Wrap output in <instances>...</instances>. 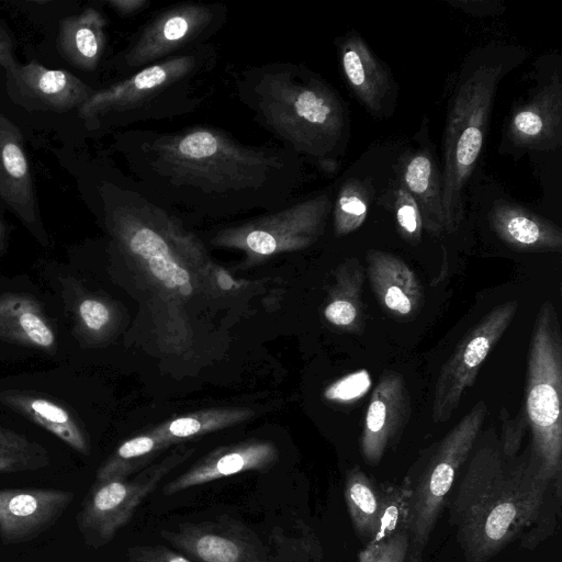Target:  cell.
I'll list each match as a JSON object with an SVG mask.
<instances>
[{
  "mask_svg": "<svg viewBox=\"0 0 562 562\" xmlns=\"http://www.w3.org/2000/svg\"><path fill=\"white\" fill-rule=\"evenodd\" d=\"M125 140L135 189L169 213L277 211L292 203L301 179L296 154L247 145L215 127L133 131Z\"/></svg>",
  "mask_w": 562,
  "mask_h": 562,
  "instance_id": "6da1fadb",
  "label": "cell"
},
{
  "mask_svg": "<svg viewBox=\"0 0 562 562\" xmlns=\"http://www.w3.org/2000/svg\"><path fill=\"white\" fill-rule=\"evenodd\" d=\"M470 460L451 501V521L465 562H487L528 528L536 543L539 527L553 526L547 515L551 488L561 480L543 473L530 445L516 456L504 453L494 428H488L470 453Z\"/></svg>",
  "mask_w": 562,
  "mask_h": 562,
  "instance_id": "7a4b0ae2",
  "label": "cell"
},
{
  "mask_svg": "<svg viewBox=\"0 0 562 562\" xmlns=\"http://www.w3.org/2000/svg\"><path fill=\"white\" fill-rule=\"evenodd\" d=\"M238 93L257 122L286 149L331 169L346 119L338 97L325 82L301 66L274 63L245 70Z\"/></svg>",
  "mask_w": 562,
  "mask_h": 562,
  "instance_id": "3957f363",
  "label": "cell"
},
{
  "mask_svg": "<svg viewBox=\"0 0 562 562\" xmlns=\"http://www.w3.org/2000/svg\"><path fill=\"white\" fill-rule=\"evenodd\" d=\"M216 63L214 45L195 46L95 90L78 115L97 127L110 117L132 124L189 114L205 99Z\"/></svg>",
  "mask_w": 562,
  "mask_h": 562,
  "instance_id": "277c9868",
  "label": "cell"
},
{
  "mask_svg": "<svg viewBox=\"0 0 562 562\" xmlns=\"http://www.w3.org/2000/svg\"><path fill=\"white\" fill-rule=\"evenodd\" d=\"M525 417L530 448L546 476L562 471V335L554 304L544 301L531 335L526 375Z\"/></svg>",
  "mask_w": 562,
  "mask_h": 562,
  "instance_id": "5b68a950",
  "label": "cell"
},
{
  "mask_svg": "<svg viewBox=\"0 0 562 562\" xmlns=\"http://www.w3.org/2000/svg\"><path fill=\"white\" fill-rule=\"evenodd\" d=\"M502 74V65L479 66L453 99L443 136L441 173L447 233L456 232L463 218V189L480 156Z\"/></svg>",
  "mask_w": 562,
  "mask_h": 562,
  "instance_id": "8992f818",
  "label": "cell"
},
{
  "mask_svg": "<svg viewBox=\"0 0 562 562\" xmlns=\"http://www.w3.org/2000/svg\"><path fill=\"white\" fill-rule=\"evenodd\" d=\"M486 414L485 402L479 401L440 440L415 482L405 483L411 493L409 538L418 551L429 539L457 474L480 436Z\"/></svg>",
  "mask_w": 562,
  "mask_h": 562,
  "instance_id": "52a82bcc",
  "label": "cell"
},
{
  "mask_svg": "<svg viewBox=\"0 0 562 562\" xmlns=\"http://www.w3.org/2000/svg\"><path fill=\"white\" fill-rule=\"evenodd\" d=\"M161 537L199 562H304L302 547L281 535L266 544L246 525L228 517L183 524Z\"/></svg>",
  "mask_w": 562,
  "mask_h": 562,
  "instance_id": "ba28073f",
  "label": "cell"
},
{
  "mask_svg": "<svg viewBox=\"0 0 562 562\" xmlns=\"http://www.w3.org/2000/svg\"><path fill=\"white\" fill-rule=\"evenodd\" d=\"M222 3L183 2L155 15L122 54V66L132 75L145 67L207 43L225 23ZM131 76V75H130Z\"/></svg>",
  "mask_w": 562,
  "mask_h": 562,
  "instance_id": "9c48e42d",
  "label": "cell"
},
{
  "mask_svg": "<svg viewBox=\"0 0 562 562\" xmlns=\"http://www.w3.org/2000/svg\"><path fill=\"white\" fill-rule=\"evenodd\" d=\"M331 207L329 194L319 193L224 228L214 240L218 245L241 248L258 257L303 248L323 234Z\"/></svg>",
  "mask_w": 562,
  "mask_h": 562,
  "instance_id": "30bf717a",
  "label": "cell"
},
{
  "mask_svg": "<svg viewBox=\"0 0 562 562\" xmlns=\"http://www.w3.org/2000/svg\"><path fill=\"white\" fill-rule=\"evenodd\" d=\"M519 303L516 300L491 310L459 342L442 366L434 389L431 417L448 420L476 379L485 359L512 324Z\"/></svg>",
  "mask_w": 562,
  "mask_h": 562,
  "instance_id": "8fae6325",
  "label": "cell"
},
{
  "mask_svg": "<svg viewBox=\"0 0 562 562\" xmlns=\"http://www.w3.org/2000/svg\"><path fill=\"white\" fill-rule=\"evenodd\" d=\"M179 461L181 458H171L133 480L113 477L95 481L77 515L78 528L86 542L99 548L112 540Z\"/></svg>",
  "mask_w": 562,
  "mask_h": 562,
  "instance_id": "7c38bea8",
  "label": "cell"
},
{
  "mask_svg": "<svg viewBox=\"0 0 562 562\" xmlns=\"http://www.w3.org/2000/svg\"><path fill=\"white\" fill-rule=\"evenodd\" d=\"M10 98L29 110L63 113L79 109L94 89L65 69L46 68L35 61L7 71Z\"/></svg>",
  "mask_w": 562,
  "mask_h": 562,
  "instance_id": "4fadbf2b",
  "label": "cell"
},
{
  "mask_svg": "<svg viewBox=\"0 0 562 562\" xmlns=\"http://www.w3.org/2000/svg\"><path fill=\"white\" fill-rule=\"evenodd\" d=\"M411 416L409 396L403 376L386 371L374 387L364 416L360 450L364 461L378 464L394 445Z\"/></svg>",
  "mask_w": 562,
  "mask_h": 562,
  "instance_id": "5bb4252c",
  "label": "cell"
},
{
  "mask_svg": "<svg viewBox=\"0 0 562 562\" xmlns=\"http://www.w3.org/2000/svg\"><path fill=\"white\" fill-rule=\"evenodd\" d=\"M74 499V493L56 488L0 490V538L21 543L52 527Z\"/></svg>",
  "mask_w": 562,
  "mask_h": 562,
  "instance_id": "9a60e30c",
  "label": "cell"
},
{
  "mask_svg": "<svg viewBox=\"0 0 562 562\" xmlns=\"http://www.w3.org/2000/svg\"><path fill=\"white\" fill-rule=\"evenodd\" d=\"M20 130L0 115V196L35 233L42 229L37 199Z\"/></svg>",
  "mask_w": 562,
  "mask_h": 562,
  "instance_id": "2e32d148",
  "label": "cell"
},
{
  "mask_svg": "<svg viewBox=\"0 0 562 562\" xmlns=\"http://www.w3.org/2000/svg\"><path fill=\"white\" fill-rule=\"evenodd\" d=\"M366 261L371 289L384 311L401 319L414 316L423 304L424 291L412 268L381 250L368 251Z\"/></svg>",
  "mask_w": 562,
  "mask_h": 562,
  "instance_id": "e0dca14e",
  "label": "cell"
},
{
  "mask_svg": "<svg viewBox=\"0 0 562 562\" xmlns=\"http://www.w3.org/2000/svg\"><path fill=\"white\" fill-rule=\"evenodd\" d=\"M561 132L562 83L554 76L513 113L508 134L517 146L548 149L560 145Z\"/></svg>",
  "mask_w": 562,
  "mask_h": 562,
  "instance_id": "ac0fdd59",
  "label": "cell"
},
{
  "mask_svg": "<svg viewBox=\"0 0 562 562\" xmlns=\"http://www.w3.org/2000/svg\"><path fill=\"white\" fill-rule=\"evenodd\" d=\"M277 460V450L268 442H251L216 451L170 481L164 487L165 495H173L187 488L245 471H263Z\"/></svg>",
  "mask_w": 562,
  "mask_h": 562,
  "instance_id": "d6986e66",
  "label": "cell"
},
{
  "mask_svg": "<svg viewBox=\"0 0 562 562\" xmlns=\"http://www.w3.org/2000/svg\"><path fill=\"white\" fill-rule=\"evenodd\" d=\"M491 227L518 251H560L562 231L554 223L520 205L498 201L490 212Z\"/></svg>",
  "mask_w": 562,
  "mask_h": 562,
  "instance_id": "ffe728a7",
  "label": "cell"
},
{
  "mask_svg": "<svg viewBox=\"0 0 562 562\" xmlns=\"http://www.w3.org/2000/svg\"><path fill=\"white\" fill-rule=\"evenodd\" d=\"M340 61L356 97L368 110L379 113L391 90V79L384 66L358 35H350L342 42Z\"/></svg>",
  "mask_w": 562,
  "mask_h": 562,
  "instance_id": "44dd1931",
  "label": "cell"
},
{
  "mask_svg": "<svg viewBox=\"0 0 562 562\" xmlns=\"http://www.w3.org/2000/svg\"><path fill=\"white\" fill-rule=\"evenodd\" d=\"M106 19L94 8L60 20L57 35L59 54L74 67L93 71L106 44Z\"/></svg>",
  "mask_w": 562,
  "mask_h": 562,
  "instance_id": "7402d4cb",
  "label": "cell"
},
{
  "mask_svg": "<svg viewBox=\"0 0 562 562\" xmlns=\"http://www.w3.org/2000/svg\"><path fill=\"white\" fill-rule=\"evenodd\" d=\"M402 187L417 203L423 228L432 235L446 232L441 172L428 150H418L406 160Z\"/></svg>",
  "mask_w": 562,
  "mask_h": 562,
  "instance_id": "603a6c76",
  "label": "cell"
},
{
  "mask_svg": "<svg viewBox=\"0 0 562 562\" xmlns=\"http://www.w3.org/2000/svg\"><path fill=\"white\" fill-rule=\"evenodd\" d=\"M0 337L46 351L56 347L55 333L41 304L23 294L0 296Z\"/></svg>",
  "mask_w": 562,
  "mask_h": 562,
  "instance_id": "cb8c5ba5",
  "label": "cell"
},
{
  "mask_svg": "<svg viewBox=\"0 0 562 562\" xmlns=\"http://www.w3.org/2000/svg\"><path fill=\"white\" fill-rule=\"evenodd\" d=\"M0 401L45 428L74 450L89 453L88 439L69 412L58 403L23 393H1Z\"/></svg>",
  "mask_w": 562,
  "mask_h": 562,
  "instance_id": "d4e9b609",
  "label": "cell"
},
{
  "mask_svg": "<svg viewBox=\"0 0 562 562\" xmlns=\"http://www.w3.org/2000/svg\"><path fill=\"white\" fill-rule=\"evenodd\" d=\"M363 281L364 269L358 259H348L338 267L336 282L324 310L328 323L347 331L360 333L363 329Z\"/></svg>",
  "mask_w": 562,
  "mask_h": 562,
  "instance_id": "484cf974",
  "label": "cell"
},
{
  "mask_svg": "<svg viewBox=\"0 0 562 562\" xmlns=\"http://www.w3.org/2000/svg\"><path fill=\"white\" fill-rule=\"evenodd\" d=\"M344 494L357 535L369 542L378 525V485L362 470L355 468L347 474Z\"/></svg>",
  "mask_w": 562,
  "mask_h": 562,
  "instance_id": "4316f807",
  "label": "cell"
},
{
  "mask_svg": "<svg viewBox=\"0 0 562 562\" xmlns=\"http://www.w3.org/2000/svg\"><path fill=\"white\" fill-rule=\"evenodd\" d=\"M376 531L368 543L384 541L411 526V493L406 484L380 485Z\"/></svg>",
  "mask_w": 562,
  "mask_h": 562,
  "instance_id": "83f0119b",
  "label": "cell"
},
{
  "mask_svg": "<svg viewBox=\"0 0 562 562\" xmlns=\"http://www.w3.org/2000/svg\"><path fill=\"white\" fill-rule=\"evenodd\" d=\"M370 196L369 186L364 182L357 179L344 182L334 203L336 235H348L363 224L368 215Z\"/></svg>",
  "mask_w": 562,
  "mask_h": 562,
  "instance_id": "f1b7e54d",
  "label": "cell"
},
{
  "mask_svg": "<svg viewBox=\"0 0 562 562\" xmlns=\"http://www.w3.org/2000/svg\"><path fill=\"white\" fill-rule=\"evenodd\" d=\"M48 463L46 450L0 426V473L37 470Z\"/></svg>",
  "mask_w": 562,
  "mask_h": 562,
  "instance_id": "f546056e",
  "label": "cell"
},
{
  "mask_svg": "<svg viewBox=\"0 0 562 562\" xmlns=\"http://www.w3.org/2000/svg\"><path fill=\"white\" fill-rule=\"evenodd\" d=\"M395 220L402 237L417 244L422 237L423 221L414 198L401 186L395 192Z\"/></svg>",
  "mask_w": 562,
  "mask_h": 562,
  "instance_id": "4dcf8cb0",
  "label": "cell"
},
{
  "mask_svg": "<svg viewBox=\"0 0 562 562\" xmlns=\"http://www.w3.org/2000/svg\"><path fill=\"white\" fill-rule=\"evenodd\" d=\"M409 532H400L384 541L368 543L359 553L358 562H406Z\"/></svg>",
  "mask_w": 562,
  "mask_h": 562,
  "instance_id": "1f68e13d",
  "label": "cell"
},
{
  "mask_svg": "<svg viewBox=\"0 0 562 562\" xmlns=\"http://www.w3.org/2000/svg\"><path fill=\"white\" fill-rule=\"evenodd\" d=\"M76 316L80 327L90 334L103 331L112 318L108 305L94 297L80 300L76 306Z\"/></svg>",
  "mask_w": 562,
  "mask_h": 562,
  "instance_id": "d6a6232c",
  "label": "cell"
},
{
  "mask_svg": "<svg viewBox=\"0 0 562 562\" xmlns=\"http://www.w3.org/2000/svg\"><path fill=\"white\" fill-rule=\"evenodd\" d=\"M128 562H192L165 546H135L127 550Z\"/></svg>",
  "mask_w": 562,
  "mask_h": 562,
  "instance_id": "836d02e7",
  "label": "cell"
},
{
  "mask_svg": "<svg viewBox=\"0 0 562 562\" xmlns=\"http://www.w3.org/2000/svg\"><path fill=\"white\" fill-rule=\"evenodd\" d=\"M526 428L527 420L522 413H520L516 418L502 416V432L499 441L505 454H518Z\"/></svg>",
  "mask_w": 562,
  "mask_h": 562,
  "instance_id": "e575fe53",
  "label": "cell"
},
{
  "mask_svg": "<svg viewBox=\"0 0 562 562\" xmlns=\"http://www.w3.org/2000/svg\"><path fill=\"white\" fill-rule=\"evenodd\" d=\"M369 384L370 379L367 372H357L333 384L326 391V396L335 401H350L364 393Z\"/></svg>",
  "mask_w": 562,
  "mask_h": 562,
  "instance_id": "d590c367",
  "label": "cell"
},
{
  "mask_svg": "<svg viewBox=\"0 0 562 562\" xmlns=\"http://www.w3.org/2000/svg\"><path fill=\"white\" fill-rule=\"evenodd\" d=\"M202 424L193 417H181L171 422L168 426V434L175 438H186L196 435L202 430Z\"/></svg>",
  "mask_w": 562,
  "mask_h": 562,
  "instance_id": "8d00e7d4",
  "label": "cell"
},
{
  "mask_svg": "<svg viewBox=\"0 0 562 562\" xmlns=\"http://www.w3.org/2000/svg\"><path fill=\"white\" fill-rule=\"evenodd\" d=\"M18 65L13 55V43L8 31L0 23V66L10 71Z\"/></svg>",
  "mask_w": 562,
  "mask_h": 562,
  "instance_id": "74e56055",
  "label": "cell"
},
{
  "mask_svg": "<svg viewBox=\"0 0 562 562\" xmlns=\"http://www.w3.org/2000/svg\"><path fill=\"white\" fill-rule=\"evenodd\" d=\"M106 3L119 14L127 16L143 10L149 2L147 0H110Z\"/></svg>",
  "mask_w": 562,
  "mask_h": 562,
  "instance_id": "f35d334b",
  "label": "cell"
},
{
  "mask_svg": "<svg viewBox=\"0 0 562 562\" xmlns=\"http://www.w3.org/2000/svg\"><path fill=\"white\" fill-rule=\"evenodd\" d=\"M5 232H7L5 225H4V223L0 220V249H1V248H2V246H3V241H4V237H5Z\"/></svg>",
  "mask_w": 562,
  "mask_h": 562,
  "instance_id": "ab89813d",
  "label": "cell"
},
{
  "mask_svg": "<svg viewBox=\"0 0 562 562\" xmlns=\"http://www.w3.org/2000/svg\"><path fill=\"white\" fill-rule=\"evenodd\" d=\"M406 562H418V561L416 559H413V557H412V558L407 559Z\"/></svg>",
  "mask_w": 562,
  "mask_h": 562,
  "instance_id": "60d3db41",
  "label": "cell"
}]
</instances>
